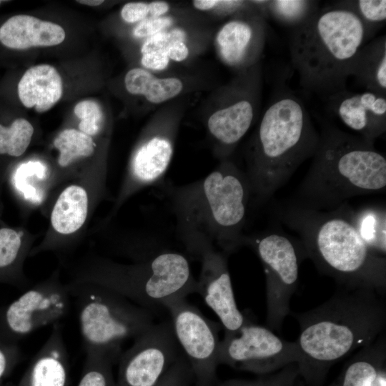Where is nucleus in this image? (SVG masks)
Listing matches in <instances>:
<instances>
[{"label": "nucleus", "instance_id": "cd10ccee", "mask_svg": "<svg viewBox=\"0 0 386 386\" xmlns=\"http://www.w3.org/2000/svg\"><path fill=\"white\" fill-rule=\"evenodd\" d=\"M119 357L104 352H86L85 369L78 386H116L112 365Z\"/></svg>", "mask_w": 386, "mask_h": 386}, {"label": "nucleus", "instance_id": "2eb2a0df", "mask_svg": "<svg viewBox=\"0 0 386 386\" xmlns=\"http://www.w3.org/2000/svg\"><path fill=\"white\" fill-rule=\"evenodd\" d=\"M332 112L359 136L374 142L386 130V96L345 89L326 99Z\"/></svg>", "mask_w": 386, "mask_h": 386}, {"label": "nucleus", "instance_id": "b1692460", "mask_svg": "<svg viewBox=\"0 0 386 386\" xmlns=\"http://www.w3.org/2000/svg\"><path fill=\"white\" fill-rule=\"evenodd\" d=\"M88 210L85 189L77 185L66 188L53 208L51 222L53 228L62 234L77 231L84 223Z\"/></svg>", "mask_w": 386, "mask_h": 386}, {"label": "nucleus", "instance_id": "4c0bfd02", "mask_svg": "<svg viewBox=\"0 0 386 386\" xmlns=\"http://www.w3.org/2000/svg\"><path fill=\"white\" fill-rule=\"evenodd\" d=\"M172 20L168 17H155L145 19L134 28V35L137 38L150 37L169 26Z\"/></svg>", "mask_w": 386, "mask_h": 386}, {"label": "nucleus", "instance_id": "58836bf2", "mask_svg": "<svg viewBox=\"0 0 386 386\" xmlns=\"http://www.w3.org/2000/svg\"><path fill=\"white\" fill-rule=\"evenodd\" d=\"M149 15L148 4L144 2H129L122 9L121 16L127 23L142 21Z\"/></svg>", "mask_w": 386, "mask_h": 386}, {"label": "nucleus", "instance_id": "4be33fe9", "mask_svg": "<svg viewBox=\"0 0 386 386\" xmlns=\"http://www.w3.org/2000/svg\"><path fill=\"white\" fill-rule=\"evenodd\" d=\"M62 79L57 70L49 64H39L25 71L18 84V95L26 108L34 107L44 112L61 98Z\"/></svg>", "mask_w": 386, "mask_h": 386}, {"label": "nucleus", "instance_id": "f03ea898", "mask_svg": "<svg viewBox=\"0 0 386 386\" xmlns=\"http://www.w3.org/2000/svg\"><path fill=\"white\" fill-rule=\"evenodd\" d=\"M311 166L296 192L294 206L334 207L357 195L386 187V159L374 142L323 122Z\"/></svg>", "mask_w": 386, "mask_h": 386}, {"label": "nucleus", "instance_id": "a19ab883", "mask_svg": "<svg viewBox=\"0 0 386 386\" xmlns=\"http://www.w3.org/2000/svg\"><path fill=\"white\" fill-rule=\"evenodd\" d=\"M169 59L165 51L150 52L142 54V64L154 70H163L167 67Z\"/></svg>", "mask_w": 386, "mask_h": 386}, {"label": "nucleus", "instance_id": "393cba45", "mask_svg": "<svg viewBox=\"0 0 386 386\" xmlns=\"http://www.w3.org/2000/svg\"><path fill=\"white\" fill-rule=\"evenodd\" d=\"M355 225L364 242L376 254L385 257L386 214L385 209L370 207L351 212Z\"/></svg>", "mask_w": 386, "mask_h": 386}, {"label": "nucleus", "instance_id": "9b49d317", "mask_svg": "<svg viewBox=\"0 0 386 386\" xmlns=\"http://www.w3.org/2000/svg\"><path fill=\"white\" fill-rule=\"evenodd\" d=\"M176 340L194 375L195 386H216L220 325L209 320L186 297L167 300Z\"/></svg>", "mask_w": 386, "mask_h": 386}, {"label": "nucleus", "instance_id": "dca6fc26", "mask_svg": "<svg viewBox=\"0 0 386 386\" xmlns=\"http://www.w3.org/2000/svg\"><path fill=\"white\" fill-rule=\"evenodd\" d=\"M68 352L60 322L34 356L21 386H66Z\"/></svg>", "mask_w": 386, "mask_h": 386}, {"label": "nucleus", "instance_id": "aec40b11", "mask_svg": "<svg viewBox=\"0 0 386 386\" xmlns=\"http://www.w3.org/2000/svg\"><path fill=\"white\" fill-rule=\"evenodd\" d=\"M261 21L254 25L244 19H233L222 26L216 42L220 56L227 64L241 66L253 57L251 52L261 51L265 38L264 24Z\"/></svg>", "mask_w": 386, "mask_h": 386}, {"label": "nucleus", "instance_id": "f3484780", "mask_svg": "<svg viewBox=\"0 0 386 386\" xmlns=\"http://www.w3.org/2000/svg\"><path fill=\"white\" fill-rule=\"evenodd\" d=\"M172 139L162 133H152L135 151L129 169L132 189L157 185L164 177L173 154Z\"/></svg>", "mask_w": 386, "mask_h": 386}, {"label": "nucleus", "instance_id": "5701e85b", "mask_svg": "<svg viewBox=\"0 0 386 386\" xmlns=\"http://www.w3.org/2000/svg\"><path fill=\"white\" fill-rule=\"evenodd\" d=\"M367 91L386 96V37L364 44L353 62L351 74Z\"/></svg>", "mask_w": 386, "mask_h": 386}, {"label": "nucleus", "instance_id": "1a4fd4ad", "mask_svg": "<svg viewBox=\"0 0 386 386\" xmlns=\"http://www.w3.org/2000/svg\"><path fill=\"white\" fill-rule=\"evenodd\" d=\"M217 360L219 365L264 375L298 363L300 352L296 342L283 340L247 317L237 332L224 333Z\"/></svg>", "mask_w": 386, "mask_h": 386}, {"label": "nucleus", "instance_id": "ea45409f", "mask_svg": "<svg viewBox=\"0 0 386 386\" xmlns=\"http://www.w3.org/2000/svg\"><path fill=\"white\" fill-rule=\"evenodd\" d=\"M20 355L19 348L16 344L0 342V379L17 362Z\"/></svg>", "mask_w": 386, "mask_h": 386}, {"label": "nucleus", "instance_id": "412c9836", "mask_svg": "<svg viewBox=\"0 0 386 386\" xmlns=\"http://www.w3.org/2000/svg\"><path fill=\"white\" fill-rule=\"evenodd\" d=\"M255 106L249 97H240L214 112L207 128L213 139L224 149L233 148L246 134L253 122Z\"/></svg>", "mask_w": 386, "mask_h": 386}, {"label": "nucleus", "instance_id": "4468645a", "mask_svg": "<svg viewBox=\"0 0 386 386\" xmlns=\"http://www.w3.org/2000/svg\"><path fill=\"white\" fill-rule=\"evenodd\" d=\"M69 288L49 282L27 290L0 312V342H16L34 331L60 322L68 313Z\"/></svg>", "mask_w": 386, "mask_h": 386}, {"label": "nucleus", "instance_id": "423d86ee", "mask_svg": "<svg viewBox=\"0 0 386 386\" xmlns=\"http://www.w3.org/2000/svg\"><path fill=\"white\" fill-rule=\"evenodd\" d=\"M320 212L292 207L286 221L302 237L307 255L320 271L343 287L367 288L385 296L386 259L361 238L351 212Z\"/></svg>", "mask_w": 386, "mask_h": 386}, {"label": "nucleus", "instance_id": "c85d7f7f", "mask_svg": "<svg viewBox=\"0 0 386 386\" xmlns=\"http://www.w3.org/2000/svg\"><path fill=\"white\" fill-rule=\"evenodd\" d=\"M34 133L31 124L23 118L16 119L9 127L0 124V155L20 157L29 147Z\"/></svg>", "mask_w": 386, "mask_h": 386}, {"label": "nucleus", "instance_id": "6e6552de", "mask_svg": "<svg viewBox=\"0 0 386 386\" xmlns=\"http://www.w3.org/2000/svg\"><path fill=\"white\" fill-rule=\"evenodd\" d=\"M70 287L86 352H104L119 358L122 343L154 324L152 311L104 287L85 283Z\"/></svg>", "mask_w": 386, "mask_h": 386}, {"label": "nucleus", "instance_id": "72a5a7b5", "mask_svg": "<svg viewBox=\"0 0 386 386\" xmlns=\"http://www.w3.org/2000/svg\"><path fill=\"white\" fill-rule=\"evenodd\" d=\"M182 88V82L177 78L155 77L144 96L151 103L160 104L178 95Z\"/></svg>", "mask_w": 386, "mask_h": 386}, {"label": "nucleus", "instance_id": "9d476101", "mask_svg": "<svg viewBox=\"0 0 386 386\" xmlns=\"http://www.w3.org/2000/svg\"><path fill=\"white\" fill-rule=\"evenodd\" d=\"M259 258L266 277L267 327L279 331L291 314L290 300L297 290L300 256L293 242L279 233L245 237Z\"/></svg>", "mask_w": 386, "mask_h": 386}, {"label": "nucleus", "instance_id": "6ab92c4d", "mask_svg": "<svg viewBox=\"0 0 386 386\" xmlns=\"http://www.w3.org/2000/svg\"><path fill=\"white\" fill-rule=\"evenodd\" d=\"M328 386H386V335L360 348Z\"/></svg>", "mask_w": 386, "mask_h": 386}, {"label": "nucleus", "instance_id": "49530a36", "mask_svg": "<svg viewBox=\"0 0 386 386\" xmlns=\"http://www.w3.org/2000/svg\"><path fill=\"white\" fill-rule=\"evenodd\" d=\"M1 2H2V1H0V5H1Z\"/></svg>", "mask_w": 386, "mask_h": 386}, {"label": "nucleus", "instance_id": "2f4dec72", "mask_svg": "<svg viewBox=\"0 0 386 386\" xmlns=\"http://www.w3.org/2000/svg\"><path fill=\"white\" fill-rule=\"evenodd\" d=\"M21 235L16 230L0 228V277L15 269L21 257Z\"/></svg>", "mask_w": 386, "mask_h": 386}, {"label": "nucleus", "instance_id": "c9c22d12", "mask_svg": "<svg viewBox=\"0 0 386 386\" xmlns=\"http://www.w3.org/2000/svg\"><path fill=\"white\" fill-rule=\"evenodd\" d=\"M155 76L141 68L129 70L124 78L127 90L132 94L144 95Z\"/></svg>", "mask_w": 386, "mask_h": 386}, {"label": "nucleus", "instance_id": "79ce46f5", "mask_svg": "<svg viewBox=\"0 0 386 386\" xmlns=\"http://www.w3.org/2000/svg\"><path fill=\"white\" fill-rule=\"evenodd\" d=\"M166 54L169 59L182 61L188 56L189 49L184 41L176 40L168 45L166 49Z\"/></svg>", "mask_w": 386, "mask_h": 386}, {"label": "nucleus", "instance_id": "e433bc0d", "mask_svg": "<svg viewBox=\"0 0 386 386\" xmlns=\"http://www.w3.org/2000/svg\"><path fill=\"white\" fill-rule=\"evenodd\" d=\"M185 35L181 30L174 29L171 31H161L154 36L149 37L143 44L141 48L142 54L156 52L165 51L168 45L173 41L184 40Z\"/></svg>", "mask_w": 386, "mask_h": 386}, {"label": "nucleus", "instance_id": "f8f14e48", "mask_svg": "<svg viewBox=\"0 0 386 386\" xmlns=\"http://www.w3.org/2000/svg\"><path fill=\"white\" fill-rule=\"evenodd\" d=\"M179 233L187 249L201 263L197 292L217 315L224 333L237 332L247 317L237 305L227 255L201 234L186 231Z\"/></svg>", "mask_w": 386, "mask_h": 386}, {"label": "nucleus", "instance_id": "a211bd4d", "mask_svg": "<svg viewBox=\"0 0 386 386\" xmlns=\"http://www.w3.org/2000/svg\"><path fill=\"white\" fill-rule=\"evenodd\" d=\"M65 36L60 25L26 14L13 16L0 27V42L12 49L56 46Z\"/></svg>", "mask_w": 386, "mask_h": 386}, {"label": "nucleus", "instance_id": "0eeeda50", "mask_svg": "<svg viewBox=\"0 0 386 386\" xmlns=\"http://www.w3.org/2000/svg\"><path fill=\"white\" fill-rule=\"evenodd\" d=\"M85 283L107 288L151 311L197 290L187 258L169 249L153 252L132 265H105Z\"/></svg>", "mask_w": 386, "mask_h": 386}, {"label": "nucleus", "instance_id": "a878e982", "mask_svg": "<svg viewBox=\"0 0 386 386\" xmlns=\"http://www.w3.org/2000/svg\"><path fill=\"white\" fill-rule=\"evenodd\" d=\"M266 14L284 26L292 29L307 21L320 8L315 1L273 0L258 1Z\"/></svg>", "mask_w": 386, "mask_h": 386}, {"label": "nucleus", "instance_id": "f704fd0d", "mask_svg": "<svg viewBox=\"0 0 386 386\" xmlns=\"http://www.w3.org/2000/svg\"><path fill=\"white\" fill-rule=\"evenodd\" d=\"M193 382L192 369L182 353L155 386H191Z\"/></svg>", "mask_w": 386, "mask_h": 386}, {"label": "nucleus", "instance_id": "c03bdc74", "mask_svg": "<svg viewBox=\"0 0 386 386\" xmlns=\"http://www.w3.org/2000/svg\"><path fill=\"white\" fill-rule=\"evenodd\" d=\"M220 1L216 0H194L192 1L194 6L201 11H207L213 9L219 4Z\"/></svg>", "mask_w": 386, "mask_h": 386}, {"label": "nucleus", "instance_id": "39448f33", "mask_svg": "<svg viewBox=\"0 0 386 386\" xmlns=\"http://www.w3.org/2000/svg\"><path fill=\"white\" fill-rule=\"evenodd\" d=\"M170 202L179 232L208 238L228 255L244 244L242 229L252 195L245 173L224 160L198 180L160 187Z\"/></svg>", "mask_w": 386, "mask_h": 386}, {"label": "nucleus", "instance_id": "c756f323", "mask_svg": "<svg viewBox=\"0 0 386 386\" xmlns=\"http://www.w3.org/2000/svg\"><path fill=\"white\" fill-rule=\"evenodd\" d=\"M300 377L297 364L292 363L254 380L229 379L218 381L216 386H298Z\"/></svg>", "mask_w": 386, "mask_h": 386}, {"label": "nucleus", "instance_id": "7ed1b4c3", "mask_svg": "<svg viewBox=\"0 0 386 386\" xmlns=\"http://www.w3.org/2000/svg\"><path fill=\"white\" fill-rule=\"evenodd\" d=\"M320 141L302 100L279 84L252 140L245 173L252 195L269 198L299 166L315 154Z\"/></svg>", "mask_w": 386, "mask_h": 386}, {"label": "nucleus", "instance_id": "7c9ffc66", "mask_svg": "<svg viewBox=\"0 0 386 386\" xmlns=\"http://www.w3.org/2000/svg\"><path fill=\"white\" fill-rule=\"evenodd\" d=\"M337 2L358 16L367 28L370 37L378 26L385 22V0L338 1Z\"/></svg>", "mask_w": 386, "mask_h": 386}, {"label": "nucleus", "instance_id": "a18cd8bd", "mask_svg": "<svg viewBox=\"0 0 386 386\" xmlns=\"http://www.w3.org/2000/svg\"><path fill=\"white\" fill-rule=\"evenodd\" d=\"M76 2L81 4L90 6H99L102 4L104 2V1H100V0H81L80 1L79 0V1H76Z\"/></svg>", "mask_w": 386, "mask_h": 386}, {"label": "nucleus", "instance_id": "ddd939ff", "mask_svg": "<svg viewBox=\"0 0 386 386\" xmlns=\"http://www.w3.org/2000/svg\"><path fill=\"white\" fill-rule=\"evenodd\" d=\"M182 353L171 320L154 323L121 354L116 386H155Z\"/></svg>", "mask_w": 386, "mask_h": 386}, {"label": "nucleus", "instance_id": "37998d69", "mask_svg": "<svg viewBox=\"0 0 386 386\" xmlns=\"http://www.w3.org/2000/svg\"><path fill=\"white\" fill-rule=\"evenodd\" d=\"M169 9V4L165 1H155L148 4L149 14L152 18L160 17Z\"/></svg>", "mask_w": 386, "mask_h": 386}, {"label": "nucleus", "instance_id": "f257e3e1", "mask_svg": "<svg viewBox=\"0 0 386 386\" xmlns=\"http://www.w3.org/2000/svg\"><path fill=\"white\" fill-rule=\"evenodd\" d=\"M300 325V377L320 386L337 362L373 342L385 332V296L367 288L343 289L303 312H291Z\"/></svg>", "mask_w": 386, "mask_h": 386}, {"label": "nucleus", "instance_id": "bb28decb", "mask_svg": "<svg viewBox=\"0 0 386 386\" xmlns=\"http://www.w3.org/2000/svg\"><path fill=\"white\" fill-rule=\"evenodd\" d=\"M54 147L59 150V164L67 167L77 159L91 156L96 144L91 136L74 129L63 130L55 138Z\"/></svg>", "mask_w": 386, "mask_h": 386}, {"label": "nucleus", "instance_id": "473e14b6", "mask_svg": "<svg viewBox=\"0 0 386 386\" xmlns=\"http://www.w3.org/2000/svg\"><path fill=\"white\" fill-rule=\"evenodd\" d=\"M75 115L81 119L79 128L89 136L96 135L104 124V114L100 105L93 100L79 102L74 109Z\"/></svg>", "mask_w": 386, "mask_h": 386}, {"label": "nucleus", "instance_id": "20e7f679", "mask_svg": "<svg viewBox=\"0 0 386 386\" xmlns=\"http://www.w3.org/2000/svg\"><path fill=\"white\" fill-rule=\"evenodd\" d=\"M370 38L350 9L337 2L319 8L290 36V60L302 87L325 99L347 89L355 57Z\"/></svg>", "mask_w": 386, "mask_h": 386}]
</instances>
